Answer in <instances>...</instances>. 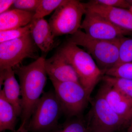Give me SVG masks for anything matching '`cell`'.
Returning <instances> with one entry per match:
<instances>
[{"label": "cell", "mask_w": 132, "mask_h": 132, "mask_svg": "<svg viewBox=\"0 0 132 132\" xmlns=\"http://www.w3.org/2000/svg\"><path fill=\"white\" fill-rule=\"evenodd\" d=\"M73 67L81 85L90 96L104 74L94 59L79 47L68 41L58 50Z\"/></svg>", "instance_id": "cell-2"}, {"label": "cell", "mask_w": 132, "mask_h": 132, "mask_svg": "<svg viewBox=\"0 0 132 132\" xmlns=\"http://www.w3.org/2000/svg\"><path fill=\"white\" fill-rule=\"evenodd\" d=\"M62 112L54 92L44 93L27 126L28 131L47 132L54 128Z\"/></svg>", "instance_id": "cell-5"}, {"label": "cell", "mask_w": 132, "mask_h": 132, "mask_svg": "<svg viewBox=\"0 0 132 132\" xmlns=\"http://www.w3.org/2000/svg\"><path fill=\"white\" fill-rule=\"evenodd\" d=\"M89 120L92 132H116L128 126L99 92L92 102Z\"/></svg>", "instance_id": "cell-8"}, {"label": "cell", "mask_w": 132, "mask_h": 132, "mask_svg": "<svg viewBox=\"0 0 132 132\" xmlns=\"http://www.w3.org/2000/svg\"><path fill=\"white\" fill-rule=\"evenodd\" d=\"M106 75L132 79V62L120 64L106 71Z\"/></svg>", "instance_id": "cell-21"}, {"label": "cell", "mask_w": 132, "mask_h": 132, "mask_svg": "<svg viewBox=\"0 0 132 132\" xmlns=\"http://www.w3.org/2000/svg\"><path fill=\"white\" fill-rule=\"evenodd\" d=\"M45 67L51 81L80 83L73 67L58 51L49 59H45Z\"/></svg>", "instance_id": "cell-10"}, {"label": "cell", "mask_w": 132, "mask_h": 132, "mask_svg": "<svg viewBox=\"0 0 132 132\" xmlns=\"http://www.w3.org/2000/svg\"><path fill=\"white\" fill-rule=\"evenodd\" d=\"M13 0H1L0 1V14L6 12L13 4Z\"/></svg>", "instance_id": "cell-25"}, {"label": "cell", "mask_w": 132, "mask_h": 132, "mask_svg": "<svg viewBox=\"0 0 132 132\" xmlns=\"http://www.w3.org/2000/svg\"><path fill=\"white\" fill-rule=\"evenodd\" d=\"M38 47L31 34L0 43V70L14 68L26 58H39Z\"/></svg>", "instance_id": "cell-6"}, {"label": "cell", "mask_w": 132, "mask_h": 132, "mask_svg": "<svg viewBox=\"0 0 132 132\" xmlns=\"http://www.w3.org/2000/svg\"><path fill=\"white\" fill-rule=\"evenodd\" d=\"M14 108L0 92V131H15L17 117Z\"/></svg>", "instance_id": "cell-16"}, {"label": "cell", "mask_w": 132, "mask_h": 132, "mask_svg": "<svg viewBox=\"0 0 132 132\" xmlns=\"http://www.w3.org/2000/svg\"><path fill=\"white\" fill-rule=\"evenodd\" d=\"M65 0H41L36 10L33 19L44 18L56 10Z\"/></svg>", "instance_id": "cell-19"}, {"label": "cell", "mask_w": 132, "mask_h": 132, "mask_svg": "<svg viewBox=\"0 0 132 132\" xmlns=\"http://www.w3.org/2000/svg\"><path fill=\"white\" fill-rule=\"evenodd\" d=\"M108 84L125 97L132 100V79L105 75L102 78Z\"/></svg>", "instance_id": "cell-17"}, {"label": "cell", "mask_w": 132, "mask_h": 132, "mask_svg": "<svg viewBox=\"0 0 132 132\" xmlns=\"http://www.w3.org/2000/svg\"><path fill=\"white\" fill-rule=\"evenodd\" d=\"M30 24L31 36L36 45L43 53H48L55 44L49 22L44 18L33 19Z\"/></svg>", "instance_id": "cell-14"}, {"label": "cell", "mask_w": 132, "mask_h": 132, "mask_svg": "<svg viewBox=\"0 0 132 132\" xmlns=\"http://www.w3.org/2000/svg\"><path fill=\"white\" fill-rule=\"evenodd\" d=\"M129 10H130V12H131V13H132V5L131 6V7L130 8V9H129Z\"/></svg>", "instance_id": "cell-28"}, {"label": "cell", "mask_w": 132, "mask_h": 132, "mask_svg": "<svg viewBox=\"0 0 132 132\" xmlns=\"http://www.w3.org/2000/svg\"><path fill=\"white\" fill-rule=\"evenodd\" d=\"M119 61L115 66L132 62V37L125 36L121 38L119 45Z\"/></svg>", "instance_id": "cell-18"}, {"label": "cell", "mask_w": 132, "mask_h": 132, "mask_svg": "<svg viewBox=\"0 0 132 132\" xmlns=\"http://www.w3.org/2000/svg\"><path fill=\"white\" fill-rule=\"evenodd\" d=\"M45 59L39 57L26 65L13 68L19 77L21 91L22 112L21 127H27L40 99L44 93L47 74Z\"/></svg>", "instance_id": "cell-1"}, {"label": "cell", "mask_w": 132, "mask_h": 132, "mask_svg": "<svg viewBox=\"0 0 132 132\" xmlns=\"http://www.w3.org/2000/svg\"><path fill=\"white\" fill-rule=\"evenodd\" d=\"M85 3L76 0H65L50 17L49 23L55 37L72 35L80 29Z\"/></svg>", "instance_id": "cell-4"}, {"label": "cell", "mask_w": 132, "mask_h": 132, "mask_svg": "<svg viewBox=\"0 0 132 132\" xmlns=\"http://www.w3.org/2000/svg\"><path fill=\"white\" fill-rule=\"evenodd\" d=\"M120 39L115 40L95 39L80 29L70 35L68 41L83 47L105 74L106 71L115 67L118 63Z\"/></svg>", "instance_id": "cell-3"}, {"label": "cell", "mask_w": 132, "mask_h": 132, "mask_svg": "<svg viewBox=\"0 0 132 132\" xmlns=\"http://www.w3.org/2000/svg\"><path fill=\"white\" fill-rule=\"evenodd\" d=\"M85 5L87 10L103 16L121 29L132 33V13L129 10L109 7L90 1Z\"/></svg>", "instance_id": "cell-11"}, {"label": "cell", "mask_w": 132, "mask_h": 132, "mask_svg": "<svg viewBox=\"0 0 132 132\" xmlns=\"http://www.w3.org/2000/svg\"><path fill=\"white\" fill-rule=\"evenodd\" d=\"M80 29L92 38L115 40L131 33L121 29L98 14L87 9Z\"/></svg>", "instance_id": "cell-9"}, {"label": "cell", "mask_w": 132, "mask_h": 132, "mask_svg": "<svg viewBox=\"0 0 132 132\" xmlns=\"http://www.w3.org/2000/svg\"><path fill=\"white\" fill-rule=\"evenodd\" d=\"M52 82L62 112L69 116L81 113L90 97L80 83L75 81Z\"/></svg>", "instance_id": "cell-7"}, {"label": "cell", "mask_w": 132, "mask_h": 132, "mask_svg": "<svg viewBox=\"0 0 132 132\" xmlns=\"http://www.w3.org/2000/svg\"><path fill=\"white\" fill-rule=\"evenodd\" d=\"M114 111L128 125L132 119V100L104 82L99 91Z\"/></svg>", "instance_id": "cell-12"}, {"label": "cell", "mask_w": 132, "mask_h": 132, "mask_svg": "<svg viewBox=\"0 0 132 132\" xmlns=\"http://www.w3.org/2000/svg\"><path fill=\"white\" fill-rule=\"evenodd\" d=\"M59 132H87V128L80 121H75L68 123Z\"/></svg>", "instance_id": "cell-24"}, {"label": "cell", "mask_w": 132, "mask_h": 132, "mask_svg": "<svg viewBox=\"0 0 132 132\" xmlns=\"http://www.w3.org/2000/svg\"><path fill=\"white\" fill-rule=\"evenodd\" d=\"M41 0H15L12 6L14 9L35 13Z\"/></svg>", "instance_id": "cell-22"}, {"label": "cell", "mask_w": 132, "mask_h": 132, "mask_svg": "<svg viewBox=\"0 0 132 132\" xmlns=\"http://www.w3.org/2000/svg\"><path fill=\"white\" fill-rule=\"evenodd\" d=\"M126 132H132V119L128 125V128Z\"/></svg>", "instance_id": "cell-27"}, {"label": "cell", "mask_w": 132, "mask_h": 132, "mask_svg": "<svg viewBox=\"0 0 132 132\" xmlns=\"http://www.w3.org/2000/svg\"><path fill=\"white\" fill-rule=\"evenodd\" d=\"M90 1L95 4L109 7L128 10L132 5V1L125 0H94Z\"/></svg>", "instance_id": "cell-23"}, {"label": "cell", "mask_w": 132, "mask_h": 132, "mask_svg": "<svg viewBox=\"0 0 132 132\" xmlns=\"http://www.w3.org/2000/svg\"><path fill=\"white\" fill-rule=\"evenodd\" d=\"M13 68L1 71L0 84L3 88L0 92L14 108L18 116H21L22 112L21 91L20 86L16 80Z\"/></svg>", "instance_id": "cell-13"}, {"label": "cell", "mask_w": 132, "mask_h": 132, "mask_svg": "<svg viewBox=\"0 0 132 132\" xmlns=\"http://www.w3.org/2000/svg\"><path fill=\"white\" fill-rule=\"evenodd\" d=\"M31 24L19 28L0 31V43L16 39L31 34Z\"/></svg>", "instance_id": "cell-20"}, {"label": "cell", "mask_w": 132, "mask_h": 132, "mask_svg": "<svg viewBox=\"0 0 132 132\" xmlns=\"http://www.w3.org/2000/svg\"><path fill=\"white\" fill-rule=\"evenodd\" d=\"M34 14L14 9L9 10L0 14V31L27 26L32 21Z\"/></svg>", "instance_id": "cell-15"}, {"label": "cell", "mask_w": 132, "mask_h": 132, "mask_svg": "<svg viewBox=\"0 0 132 132\" xmlns=\"http://www.w3.org/2000/svg\"><path fill=\"white\" fill-rule=\"evenodd\" d=\"M28 130L26 127L20 126L19 129L13 132H28Z\"/></svg>", "instance_id": "cell-26"}]
</instances>
